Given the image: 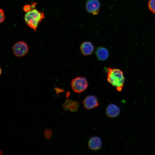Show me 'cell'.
Wrapping results in <instances>:
<instances>
[{
	"label": "cell",
	"instance_id": "obj_1",
	"mask_svg": "<svg viewBox=\"0 0 155 155\" xmlns=\"http://www.w3.org/2000/svg\"><path fill=\"white\" fill-rule=\"evenodd\" d=\"M106 71L108 82L116 87L117 91H121L125 81L123 72L119 69L110 67L107 68Z\"/></svg>",
	"mask_w": 155,
	"mask_h": 155
},
{
	"label": "cell",
	"instance_id": "obj_2",
	"mask_svg": "<svg viewBox=\"0 0 155 155\" xmlns=\"http://www.w3.org/2000/svg\"><path fill=\"white\" fill-rule=\"evenodd\" d=\"M43 12L33 9L26 12L24 19L27 25L36 31L39 23L44 18Z\"/></svg>",
	"mask_w": 155,
	"mask_h": 155
},
{
	"label": "cell",
	"instance_id": "obj_3",
	"mask_svg": "<svg viewBox=\"0 0 155 155\" xmlns=\"http://www.w3.org/2000/svg\"><path fill=\"white\" fill-rule=\"evenodd\" d=\"M71 86L73 90L77 93H81L87 88L88 83L84 77H77L71 81Z\"/></svg>",
	"mask_w": 155,
	"mask_h": 155
},
{
	"label": "cell",
	"instance_id": "obj_4",
	"mask_svg": "<svg viewBox=\"0 0 155 155\" xmlns=\"http://www.w3.org/2000/svg\"><path fill=\"white\" fill-rule=\"evenodd\" d=\"M14 55L17 57L24 56L28 53L29 50L27 44L25 42L21 41L16 43L12 48Z\"/></svg>",
	"mask_w": 155,
	"mask_h": 155
},
{
	"label": "cell",
	"instance_id": "obj_5",
	"mask_svg": "<svg viewBox=\"0 0 155 155\" xmlns=\"http://www.w3.org/2000/svg\"><path fill=\"white\" fill-rule=\"evenodd\" d=\"M100 3L99 0H87L85 7L87 11L92 15H97L100 11Z\"/></svg>",
	"mask_w": 155,
	"mask_h": 155
},
{
	"label": "cell",
	"instance_id": "obj_6",
	"mask_svg": "<svg viewBox=\"0 0 155 155\" xmlns=\"http://www.w3.org/2000/svg\"><path fill=\"white\" fill-rule=\"evenodd\" d=\"M85 108L90 110L98 106L99 103L97 98L93 95L88 96L82 102Z\"/></svg>",
	"mask_w": 155,
	"mask_h": 155
},
{
	"label": "cell",
	"instance_id": "obj_7",
	"mask_svg": "<svg viewBox=\"0 0 155 155\" xmlns=\"http://www.w3.org/2000/svg\"><path fill=\"white\" fill-rule=\"evenodd\" d=\"M62 108L65 110H69L72 112L77 111L79 108V104L78 102L69 99L67 98L62 105Z\"/></svg>",
	"mask_w": 155,
	"mask_h": 155
},
{
	"label": "cell",
	"instance_id": "obj_8",
	"mask_svg": "<svg viewBox=\"0 0 155 155\" xmlns=\"http://www.w3.org/2000/svg\"><path fill=\"white\" fill-rule=\"evenodd\" d=\"M80 49L82 53L84 56L91 54L94 49V46L92 43L89 41H85L80 45Z\"/></svg>",
	"mask_w": 155,
	"mask_h": 155
},
{
	"label": "cell",
	"instance_id": "obj_9",
	"mask_svg": "<svg viewBox=\"0 0 155 155\" xmlns=\"http://www.w3.org/2000/svg\"><path fill=\"white\" fill-rule=\"evenodd\" d=\"M102 141L99 137H93L91 138L88 142V147L93 150H97L101 147Z\"/></svg>",
	"mask_w": 155,
	"mask_h": 155
},
{
	"label": "cell",
	"instance_id": "obj_10",
	"mask_svg": "<svg viewBox=\"0 0 155 155\" xmlns=\"http://www.w3.org/2000/svg\"><path fill=\"white\" fill-rule=\"evenodd\" d=\"M95 54L98 59L100 61L106 60L109 56L108 50L103 47H98L95 51Z\"/></svg>",
	"mask_w": 155,
	"mask_h": 155
},
{
	"label": "cell",
	"instance_id": "obj_11",
	"mask_svg": "<svg viewBox=\"0 0 155 155\" xmlns=\"http://www.w3.org/2000/svg\"><path fill=\"white\" fill-rule=\"evenodd\" d=\"M120 109L115 104H111L109 105L106 109V113L110 117H115L117 116L120 113Z\"/></svg>",
	"mask_w": 155,
	"mask_h": 155
},
{
	"label": "cell",
	"instance_id": "obj_12",
	"mask_svg": "<svg viewBox=\"0 0 155 155\" xmlns=\"http://www.w3.org/2000/svg\"><path fill=\"white\" fill-rule=\"evenodd\" d=\"M150 10L153 13H155V0H149L148 4Z\"/></svg>",
	"mask_w": 155,
	"mask_h": 155
},
{
	"label": "cell",
	"instance_id": "obj_13",
	"mask_svg": "<svg viewBox=\"0 0 155 155\" xmlns=\"http://www.w3.org/2000/svg\"><path fill=\"white\" fill-rule=\"evenodd\" d=\"M52 131L51 129H46L44 131V137L47 140H49L51 137Z\"/></svg>",
	"mask_w": 155,
	"mask_h": 155
},
{
	"label": "cell",
	"instance_id": "obj_14",
	"mask_svg": "<svg viewBox=\"0 0 155 155\" xmlns=\"http://www.w3.org/2000/svg\"><path fill=\"white\" fill-rule=\"evenodd\" d=\"M0 23H1L4 21L5 18L4 12L3 10L2 9H0Z\"/></svg>",
	"mask_w": 155,
	"mask_h": 155
},
{
	"label": "cell",
	"instance_id": "obj_15",
	"mask_svg": "<svg viewBox=\"0 0 155 155\" xmlns=\"http://www.w3.org/2000/svg\"><path fill=\"white\" fill-rule=\"evenodd\" d=\"M31 6L29 5H25L23 7L24 11L26 12H27L31 10Z\"/></svg>",
	"mask_w": 155,
	"mask_h": 155
},
{
	"label": "cell",
	"instance_id": "obj_16",
	"mask_svg": "<svg viewBox=\"0 0 155 155\" xmlns=\"http://www.w3.org/2000/svg\"><path fill=\"white\" fill-rule=\"evenodd\" d=\"M54 90L56 91V93L57 94V97L58 96V94L59 93L63 92V90L58 88L56 86L54 88Z\"/></svg>",
	"mask_w": 155,
	"mask_h": 155
},
{
	"label": "cell",
	"instance_id": "obj_17",
	"mask_svg": "<svg viewBox=\"0 0 155 155\" xmlns=\"http://www.w3.org/2000/svg\"><path fill=\"white\" fill-rule=\"evenodd\" d=\"M36 3H34L32 4L31 6L32 8L33 9L34 8L36 5Z\"/></svg>",
	"mask_w": 155,
	"mask_h": 155
},
{
	"label": "cell",
	"instance_id": "obj_18",
	"mask_svg": "<svg viewBox=\"0 0 155 155\" xmlns=\"http://www.w3.org/2000/svg\"><path fill=\"white\" fill-rule=\"evenodd\" d=\"M3 151L1 150H0V153L1 155L3 154Z\"/></svg>",
	"mask_w": 155,
	"mask_h": 155
},
{
	"label": "cell",
	"instance_id": "obj_19",
	"mask_svg": "<svg viewBox=\"0 0 155 155\" xmlns=\"http://www.w3.org/2000/svg\"></svg>",
	"mask_w": 155,
	"mask_h": 155
}]
</instances>
